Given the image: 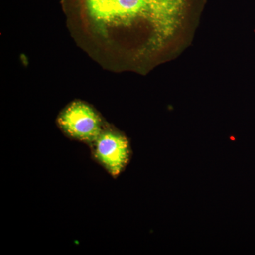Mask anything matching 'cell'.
<instances>
[{
    "mask_svg": "<svg viewBox=\"0 0 255 255\" xmlns=\"http://www.w3.org/2000/svg\"><path fill=\"white\" fill-rule=\"evenodd\" d=\"M73 11L89 36L111 50L152 56L184 26L187 0H73Z\"/></svg>",
    "mask_w": 255,
    "mask_h": 255,
    "instance_id": "obj_1",
    "label": "cell"
},
{
    "mask_svg": "<svg viewBox=\"0 0 255 255\" xmlns=\"http://www.w3.org/2000/svg\"><path fill=\"white\" fill-rule=\"evenodd\" d=\"M57 124L65 135L89 145L95 142L106 126L98 112L80 100L66 106L58 115Z\"/></svg>",
    "mask_w": 255,
    "mask_h": 255,
    "instance_id": "obj_2",
    "label": "cell"
},
{
    "mask_svg": "<svg viewBox=\"0 0 255 255\" xmlns=\"http://www.w3.org/2000/svg\"><path fill=\"white\" fill-rule=\"evenodd\" d=\"M90 146L93 159L114 178L123 172L130 160L131 150L129 140L111 126L106 125Z\"/></svg>",
    "mask_w": 255,
    "mask_h": 255,
    "instance_id": "obj_3",
    "label": "cell"
}]
</instances>
